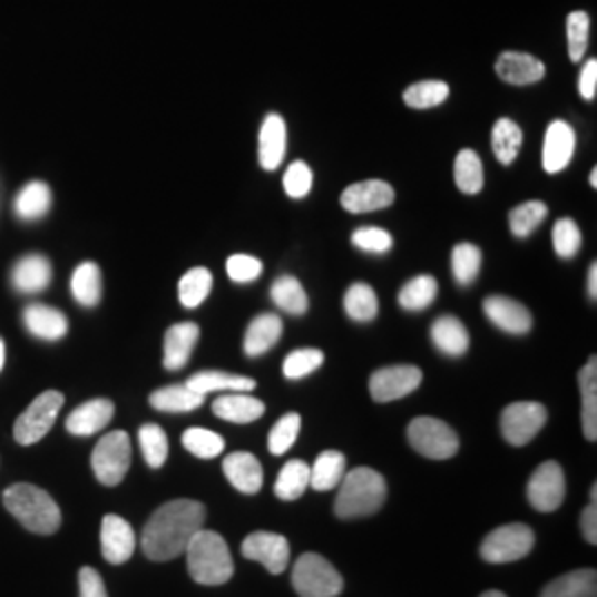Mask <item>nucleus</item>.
Listing matches in <instances>:
<instances>
[{"label": "nucleus", "mask_w": 597, "mask_h": 597, "mask_svg": "<svg viewBox=\"0 0 597 597\" xmlns=\"http://www.w3.org/2000/svg\"><path fill=\"white\" fill-rule=\"evenodd\" d=\"M206 509L195 500H173L150 516L143 534V551L155 562L182 556L193 536L204 529Z\"/></svg>", "instance_id": "1"}, {"label": "nucleus", "mask_w": 597, "mask_h": 597, "mask_svg": "<svg viewBox=\"0 0 597 597\" xmlns=\"http://www.w3.org/2000/svg\"><path fill=\"white\" fill-rule=\"evenodd\" d=\"M184 554L188 560V574L197 585L219 587L226 585L235 574L228 545L215 531L199 529Z\"/></svg>", "instance_id": "2"}, {"label": "nucleus", "mask_w": 597, "mask_h": 597, "mask_svg": "<svg viewBox=\"0 0 597 597\" xmlns=\"http://www.w3.org/2000/svg\"><path fill=\"white\" fill-rule=\"evenodd\" d=\"M2 502L7 511L29 531L49 536L60 529L62 516L53 498L33 485H11L2 493Z\"/></svg>", "instance_id": "3"}, {"label": "nucleus", "mask_w": 597, "mask_h": 597, "mask_svg": "<svg viewBox=\"0 0 597 597\" xmlns=\"http://www.w3.org/2000/svg\"><path fill=\"white\" fill-rule=\"evenodd\" d=\"M341 491L334 502L339 518H363L376 513L388 496L383 476L370 467H356L339 482Z\"/></svg>", "instance_id": "4"}, {"label": "nucleus", "mask_w": 597, "mask_h": 597, "mask_svg": "<svg viewBox=\"0 0 597 597\" xmlns=\"http://www.w3.org/2000/svg\"><path fill=\"white\" fill-rule=\"evenodd\" d=\"M293 587L301 597H336L343 578L323 556L303 554L293 569Z\"/></svg>", "instance_id": "5"}, {"label": "nucleus", "mask_w": 597, "mask_h": 597, "mask_svg": "<svg viewBox=\"0 0 597 597\" xmlns=\"http://www.w3.org/2000/svg\"><path fill=\"white\" fill-rule=\"evenodd\" d=\"M536 536L531 531V527L513 522V525H505L493 529L480 547V556L491 562V565H505V562H516L525 556H529V551L534 549Z\"/></svg>", "instance_id": "6"}, {"label": "nucleus", "mask_w": 597, "mask_h": 597, "mask_svg": "<svg viewBox=\"0 0 597 597\" xmlns=\"http://www.w3.org/2000/svg\"><path fill=\"white\" fill-rule=\"evenodd\" d=\"M65 397L60 392H45L18 417L13 425V437L20 446H33L47 437V432L53 428L58 412L62 410Z\"/></svg>", "instance_id": "7"}, {"label": "nucleus", "mask_w": 597, "mask_h": 597, "mask_svg": "<svg viewBox=\"0 0 597 597\" xmlns=\"http://www.w3.org/2000/svg\"><path fill=\"white\" fill-rule=\"evenodd\" d=\"M91 467L96 478L107 485L116 487L125 480L131 467V441L127 432H111L94 449Z\"/></svg>", "instance_id": "8"}, {"label": "nucleus", "mask_w": 597, "mask_h": 597, "mask_svg": "<svg viewBox=\"0 0 597 597\" xmlns=\"http://www.w3.org/2000/svg\"><path fill=\"white\" fill-rule=\"evenodd\" d=\"M408 439L421 456L432 460H448L451 456H456L460 446L456 432L448 423L432 417L414 419L408 428Z\"/></svg>", "instance_id": "9"}, {"label": "nucleus", "mask_w": 597, "mask_h": 597, "mask_svg": "<svg viewBox=\"0 0 597 597\" xmlns=\"http://www.w3.org/2000/svg\"><path fill=\"white\" fill-rule=\"evenodd\" d=\"M547 423V408L534 401H520L505 408L500 417L502 437L509 446L522 448L536 439V434Z\"/></svg>", "instance_id": "10"}, {"label": "nucleus", "mask_w": 597, "mask_h": 597, "mask_svg": "<svg viewBox=\"0 0 597 597\" xmlns=\"http://www.w3.org/2000/svg\"><path fill=\"white\" fill-rule=\"evenodd\" d=\"M565 493H567V480H565V471L558 462L549 460V462H542L531 480H529V487H527V496H529V502L538 509V511H556L562 500H565Z\"/></svg>", "instance_id": "11"}, {"label": "nucleus", "mask_w": 597, "mask_h": 597, "mask_svg": "<svg viewBox=\"0 0 597 597\" xmlns=\"http://www.w3.org/2000/svg\"><path fill=\"white\" fill-rule=\"evenodd\" d=\"M423 381V372L414 365H392L376 370L370 379V394L379 403L399 401L414 390H419Z\"/></svg>", "instance_id": "12"}, {"label": "nucleus", "mask_w": 597, "mask_h": 597, "mask_svg": "<svg viewBox=\"0 0 597 597\" xmlns=\"http://www.w3.org/2000/svg\"><path fill=\"white\" fill-rule=\"evenodd\" d=\"M244 558L264 565L271 574H284L291 560V545L284 536L271 531H255L242 545Z\"/></svg>", "instance_id": "13"}, {"label": "nucleus", "mask_w": 597, "mask_h": 597, "mask_svg": "<svg viewBox=\"0 0 597 597\" xmlns=\"http://www.w3.org/2000/svg\"><path fill=\"white\" fill-rule=\"evenodd\" d=\"M394 197H397V193L388 182H383V179H365V182L350 184L341 193V206L348 213L361 215V213H372V211L388 208L390 204H394Z\"/></svg>", "instance_id": "14"}, {"label": "nucleus", "mask_w": 597, "mask_h": 597, "mask_svg": "<svg viewBox=\"0 0 597 597\" xmlns=\"http://www.w3.org/2000/svg\"><path fill=\"white\" fill-rule=\"evenodd\" d=\"M100 540H102V556L111 565L127 562L136 551V531H134V527L125 518L114 516V513L105 516Z\"/></svg>", "instance_id": "15"}, {"label": "nucleus", "mask_w": 597, "mask_h": 597, "mask_svg": "<svg viewBox=\"0 0 597 597\" xmlns=\"http://www.w3.org/2000/svg\"><path fill=\"white\" fill-rule=\"evenodd\" d=\"M482 310L496 327H500L509 334H527L534 325L531 312L527 310V305H522L516 298L491 295V297L485 298Z\"/></svg>", "instance_id": "16"}, {"label": "nucleus", "mask_w": 597, "mask_h": 597, "mask_svg": "<svg viewBox=\"0 0 597 597\" xmlns=\"http://www.w3.org/2000/svg\"><path fill=\"white\" fill-rule=\"evenodd\" d=\"M574 150H576L574 129L562 120L551 123L547 129V136H545V147H542L545 170L551 175L565 170L574 157Z\"/></svg>", "instance_id": "17"}, {"label": "nucleus", "mask_w": 597, "mask_h": 597, "mask_svg": "<svg viewBox=\"0 0 597 597\" xmlns=\"http://www.w3.org/2000/svg\"><path fill=\"white\" fill-rule=\"evenodd\" d=\"M496 74L507 85L525 87V85L540 82L545 78V65L536 56L520 53V51H505L496 60Z\"/></svg>", "instance_id": "18"}, {"label": "nucleus", "mask_w": 597, "mask_h": 597, "mask_svg": "<svg viewBox=\"0 0 597 597\" xmlns=\"http://www.w3.org/2000/svg\"><path fill=\"white\" fill-rule=\"evenodd\" d=\"M114 403L109 399H94L76 408L67 419V432L74 437H91L105 430L114 419Z\"/></svg>", "instance_id": "19"}, {"label": "nucleus", "mask_w": 597, "mask_h": 597, "mask_svg": "<svg viewBox=\"0 0 597 597\" xmlns=\"http://www.w3.org/2000/svg\"><path fill=\"white\" fill-rule=\"evenodd\" d=\"M199 341V325L193 321L175 323L164 336V368L182 370Z\"/></svg>", "instance_id": "20"}, {"label": "nucleus", "mask_w": 597, "mask_h": 597, "mask_svg": "<svg viewBox=\"0 0 597 597\" xmlns=\"http://www.w3.org/2000/svg\"><path fill=\"white\" fill-rule=\"evenodd\" d=\"M224 473L228 482L242 493H257L264 485V469L248 451H235L224 458Z\"/></svg>", "instance_id": "21"}, {"label": "nucleus", "mask_w": 597, "mask_h": 597, "mask_svg": "<svg viewBox=\"0 0 597 597\" xmlns=\"http://www.w3.org/2000/svg\"><path fill=\"white\" fill-rule=\"evenodd\" d=\"M286 123L280 114H268L260 129V164L264 170H275L286 155Z\"/></svg>", "instance_id": "22"}, {"label": "nucleus", "mask_w": 597, "mask_h": 597, "mask_svg": "<svg viewBox=\"0 0 597 597\" xmlns=\"http://www.w3.org/2000/svg\"><path fill=\"white\" fill-rule=\"evenodd\" d=\"M22 321H25L27 330L33 336L45 339V341H58L69 330L67 316L60 310L49 307V305H42V303L27 305L25 312H22Z\"/></svg>", "instance_id": "23"}, {"label": "nucleus", "mask_w": 597, "mask_h": 597, "mask_svg": "<svg viewBox=\"0 0 597 597\" xmlns=\"http://www.w3.org/2000/svg\"><path fill=\"white\" fill-rule=\"evenodd\" d=\"M266 405L260 399L248 397L246 392H233L213 403V414L228 423H253L262 419Z\"/></svg>", "instance_id": "24"}, {"label": "nucleus", "mask_w": 597, "mask_h": 597, "mask_svg": "<svg viewBox=\"0 0 597 597\" xmlns=\"http://www.w3.org/2000/svg\"><path fill=\"white\" fill-rule=\"evenodd\" d=\"M51 282V264L42 255H27L22 257L11 273V284L20 293H40Z\"/></svg>", "instance_id": "25"}, {"label": "nucleus", "mask_w": 597, "mask_h": 597, "mask_svg": "<svg viewBox=\"0 0 597 597\" xmlns=\"http://www.w3.org/2000/svg\"><path fill=\"white\" fill-rule=\"evenodd\" d=\"M186 385L197 392V394H211V392H253L257 388L255 379L239 376V374H228V372H217V370H206L193 374Z\"/></svg>", "instance_id": "26"}, {"label": "nucleus", "mask_w": 597, "mask_h": 597, "mask_svg": "<svg viewBox=\"0 0 597 597\" xmlns=\"http://www.w3.org/2000/svg\"><path fill=\"white\" fill-rule=\"evenodd\" d=\"M284 332V323L277 314H260L251 321L244 339V350L248 356L266 354Z\"/></svg>", "instance_id": "27"}, {"label": "nucleus", "mask_w": 597, "mask_h": 597, "mask_svg": "<svg viewBox=\"0 0 597 597\" xmlns=\"http://www.w3.org/2000/svg\"><path fill=\"white\" fill-rule=\"evenodd\" d=\"M434 345L448 356H462L469 348V332L456 316H439L432 325Z\"/></svg>", "instance_id": "28"}, {"label": "nucleus", "mask_w": 597, "mask_h": 597, "mask_svg": "<svg viewBox=\"0 0 597 597\" xmlns=\"http://www.w3.org/2000/svg\"><path fill=\"white\" fill-rule=\"evenodd\" d=\"M204 394L193 392L186 383L184 385H168L162 390H155L150 394V405L159 412H170V414H179V412H193L197 408H202L204 403Z\"/></svg>", "instance_id": "29"}, {"label": "nucleus", "mask_w": 597, "mask_h": 597, "mask_svg": "<svg viewBox=\"0 0 597 597\" xmlns=\"http://www.w3.org/2000/svg\"><path fill=\"white\" fill-rule=\"evenodd\" d=\"M345 476V456L341 451H323L310 467V487L316 491H330L339 487Z\"/></svg>", "instance_id": "30"}, {"label": "nucleus", "mask_w": 597, "mask_h": 597, "mask_svg": "<svg viewBox=\"0 0 597 597\" xmlns=\"http://www.w3.org/2000/svg\"><path fill=\"white\" fill-rule=\"evenodd\" d=\"M51 208V190L45 182H29L16 197L13 211L25 222H36L45 217Z\"/></svg>", "instance_id": "31"}, {"label": "nucleus", "mask_w": 597, "mask_h": 597, "mask_svg": "<svg viewBox=\"0 0 597 597\" xmlns=\"http://www.w3.org/2000/svg\"><path fill=\"white\" fill-rule=\"evenodd\" d=\"M580 392H583V430L585 437L597 441V361L596 356L580 370Z\"/></svg>", "instance_id": "32"}, {"label": "nucleus", "mask_w": 597, "mask_h": 597, "mask_svg": "<svg viewBox=\"0 0 597 597\" xmlns=\"http://www.w3.org/2000/svg\"><path fill=\"white\" fill-rule=\"evenodd\" d=\"M71 295L85 307H94V305L100 303V298H102V273H100L98 264L85 262L74 271V275H71Z\"/></svg>", "instance_id": "33"}, {"label": "nucleus", "mask_w": 597, "mask_h": 597, "mask_svg": "<svg viewBox=\"0 0 597 597\" xmlns=\"http://www.w3.org/2000/svg\"><path fill=\"white\" fill-rule=\"evenodd\" d=\"M540 597H597V574L594 569H583L560 576L547 585Z\"/></svg>", "instance_id": "34"}, {"label": "nucleus", "mask_w": 597, "mask_h": 597, "mask_svg": "<svg viewBox=\"0 0 597 597\" xmlns=\"http://www.w3.org/2000/svg\"><path fill=\"white\" fill-rule=\"evenodd\" d=\"M453 179L458 190L467 195H476L482 190L485 184V170L478 153L471 149L458 150L453 162Z\"/></svg>", "instance_id": "35"}, {"label": "nucleus", "mask_w": 597, "mask_h": 597, "mask_svg": "<svg viewBox=\"0 0 597 597\" xmlns=\"http://www.w3.org/2000/svg\"><path fill=\"white\" fill-rule=\"evenodd\" d=\"M491 147H493L496 159L509 166L518 157L522 147V129L513 120L500 118L491 131Z\"/></svg>", "instance_id": "36"}, {"label": "nucleus", "mask_w": 597, "mask_h": 597, "mask_svg": "<svg viewBox=\"0 0 597 597\" xmlns=\"http://www.w3.org/2000/svg\"><path fill=\"white\" fill-rule=\"evenodd\" d=\"M482 266V253L476 244H458L451 251V273L458 286H469L476 282Z\"/></svg>", "instance_id": "37"}, {"label": "nucleus", "mask_w": 597, "mask_h": 597, "mask_svg": "<svg viewBox=\"0 0 597 597\" xmlns=\"http://www.w3.org/2000/svg\"><path fill=\"white\" fill-rule=\"evenodd\" d=\"M439 295V284L432 275H419L414 280H410L401 293H399V303L401 307L405 310H412V312H419V310H425L434 303V298Z\"/></svg>", "instance_id": "38"}, {"label": "nucleus", "mask_w": 597, "mask_h": 597, "mask_svg": "<svg viewBox=\"0 0 597 597\" xmlns=\"http://www.w3.org/2000/svg\"><path fill=\"white\" fill-rule=\"evenodd\" d=\"M343 305L350 319L368 323L379 314V297L368 284H352L343 297Z\"/></svg>", "instance_id": "39"}, {"label": "nucleus", "mask_w": 597, "mask_h": 597, "mask_svg": "<svg viewBox=\"0 0 597 597\" xmlns=\"http://www.w3.org/2000/svg\"><path fill=\"white\" fill-rule=\"evenodd\" d=\"M310 487V467L303 460H288L275 482V493L282 500H297Z\"/></svg>", "instance_id": "40"}, {"label": "nucleus", "mask_w": 597, "mask_h": 597, "mask_svg": "<svg viewBox=\"0 0 597 597\" xmlns=\"http://www.w3.org/2000/svg\"><path fill=\"white\" fill-rule=\"evenodd\" d=\"M547 215H549V208H547L545 202H538V199L525 202V204L516 206L509 213V228H511V233L516 237L525 239V237H529L545 222Z\"/></svg>", "instance_id": "41"}, {"label": "nucleus", "mask_w": 597, "mask_h": 597, "mask_svg": "<svg viewBox=\"0 0 597 597\" xmlns=\"http://www.w3.org/2000/svg\"><path fill=\"white\" fill-rule=\"evenodd\" d=\"M449 98V85L443 80H423L405 89L403 100L412 109H432Z\"/></svg>", "instance_id": "42"}, {"label": "nucleus", "mask_w": 597, "mask_h": 597, "mask_svg": "<svg viewBox=\"0 0 597 597\" xmlns=\"http://www.w3.org/2000/svg\"><path fill=\"white\" fill-rule=\"evenodd\" d=\"M213 275L208 268H190L179 280V301L184 307H197L211 295Z\"/></svg>", "instance_id": "43"}, {"label": "nucleus", "mask_w": 597, "mask_h": 597, "mask_svg": "<svg viewBox=\"0 0 597 597\" xmlns=\"http://www.w3.org/2000/svg\"><path fill=\"white\" fill-rule=\"evenodd\" d=\"M271 297L277 303V307H282V310H286L291 314H303L307 310V303H310L301 282L293 275H282L273 284Z\"/></svg>", "instance_id": "44"}, {"label": "nucleus", "mask_w": 597, "mask_h": 597, "mask_svg": "<svg viewBox=\"0 0 597 597\" xmlns=\"http://www.w3.org/2000/svg\"><path fill=\"white\" fill-rule=\"evenodd\" d=\"M591 20L585 11H574L567 18V40H569V58L574 62H580L589 47V29Z\"/></svg>", "instance_id": "45"}, {"label": "nucleus", "mask_w": 597, "mask_h": 597, "mask_svg": "<svg viewBox=\"0 0 597 597\" xmlns=\"http://www.w3.org/2000/svg\"><path fill=\"white\" fill-rule=\"evenodd\" d=\"M551 237H554V248H556L558 257H562V260L576 257L580 246H583V233H580L578 224L569 217H562L556 222Z\"/></svg>", "instance_id": "46"}, {"label": "nucleus", "mask_w": 597, "mask_h": 597, "mask_svg": "<svg viewBox=\"0 0 597 597\" xmlns=\"http://www.w3.org/2000/svg\"><path fill=\"white\" fill-rule=\"evenodd\" d=\"M182 443L197 458H215L224 451V439L211 430H204V428L186 430L182 437Z\"/></svg>", "instance_id": "47"}, {"label": "nucleus", "mask_w": 597, "mask_h": 597, "mask_svg": "<svg viewBox=\"0 0 597 597\" xmlns=\"http://www.w3.org/2000/svg\"><path fill=\"white\" fill-rule=\"evenodd\" d=\"M140 448H143L147 464L153 469H159L166 462V456H168L166 432L155 423L143 425L140 428Z\"/></svg>", "instance_id": "48"}, {"label": "nucleus", "mask_w": 597, "mask_h": 597, "mask_svg": "<svg viewBox=\"0 0 597 597\" xmlns=\"http://www.w3.org/2000/svg\"><path fill=\"white\" fill-rule=\"evenodd\" d=\"M323 361H325V356H323L321 350H316V348H301V350H295V352H291L286 356V361H284V376L297 381V379H303V376L312 374L314 370H319L323 365Z\"/></svg>", "instance_id": "49"}, {"label": "nucleus", "mask_w": 597, "mask_h": 597, "mask_svg": "<svg viewBox=\"0 0 597 597\" xmlns=\"http://www.w3.org/2000/svg\"><path fill=\"white\" fill-rule=\"evenodd\" d=\"M298 430H301V419L298 414H286L277 421V425L271 430L268 434V449L275 453V456H282L286 453L288 449L295 446L297 441Z\"/></svg>", "instance_id": "50"}, {"label": "nucleus", "mask_w": 597, "mask_h": 597, "mask_svg": "<svg viewBox=\"0 0 597 597\" xmlns=\"http://www.w3.org/2000/svg\"><path fill=\"white\" fill-rule=\"evenodd\" d=\"M352 244L363 251V253H372V255H385L392 251V235L383 228L376 226H365L352 233Z\"/></svg>", "instance_id": "51"}, {"label": "nucleus", "mask_w": 597, "mask_h": 597, "mask_svg": "<svg viewBox=\"0 0 597 597\" xmlns=\"http://www.w3.org/2000/svg\"><path fill=\"white\" fill-rule=\"evenodd\" d=\"M264 264L253 255H231L226 262V273L235 284H251L260 280Z\"/></svg>", "instance_id": "52"}, {"label": "nucleus", "mask_w": 597, "mask_h": 597, "mask_svg": "<svg viewBox=\"0 0 597 597\" xmlns=\"http://www.w3.org/2000/svg\"><path fill=\"white\" fill-rule=\"evenodd\" d=\"M312 188V170L305 162H293L284 175V190L293 197L301 199L310 193Z\"/></svg>", "instance_id": "53"}, {"label": "nucleus", "mask_w": 597, "mask_h": 597, "mask_svg": "<svg viewBox=\"0 0 597 597\" xmlns=\"http://www.w3.org/2000/svg\"><path fill=\"white\" fill-rule=\"evenodd\" d=\"M78 580H80V597H107L105 583L96 569L91 567L80 569Z\"/></svg>", "instance_id": "54"}, {"label": "nucleus", "mask_w": 597, "mask_h": 597, "mask_svg": "<svg viewBox=\"0 0 597 597\" xmlns=\"http://www.w3.org/2000/svg\"><path fill=\"white\" fill-rule=\"evenodd\" d=\"M580 94L585 100H594L597 91V60L591 58L585 67H583V74H580Z\"/></svg>", "instance_id": "55"}, {"label": "nucleus", "mask_w": 597, "mask_h": 597, "mask_svg": "<svg viewBox=\"0 0 597 597\" xmlns=\"http://www.w3.org/2000/svg\"><path fill=\"white\" fill-rule=\"evenodd\" d=\"M583 536L589 540V545L597 542V507L591 505L583 513Z\"/></svg>", "instance_id": "56"}, {"label": "nucleus", "mask_w": 597, "mask_h": 597, "mask_svg": "<svg viewBox=\"0 0 597 597\" xmlns=\"http://www.w3.org/2000/svg\"><path fill=\"white\" fill-rule=\"evenodd\" d=\"M589 297L597 298V264L594 262L589 268Z\"/></svg>", "instance_id": "57"}, {"label": "nucleus", "mask_w": 597, "mask_h": 597, "mask_svg": "<svg viewBox=\"0 0 597 597\" xmlns=\"http://www.w3.org/2000/svg\"><path fill=\"white\" fill-rule=\"evenodd\" d=\"M2 365H4V343L0 339V370H2Z\"/></svg>", "instance_id": "58"}, {"label": "nucleus", "mask_w": 597, "mask_h": 597, "mask_svg": "<svg viewBox=\"0 0 597 597\" xmlns=\"http://www.w3.org/2000/svg\"><path fill=\"white\" fill-rule=\"evenodd\" d=\"M480 597H507L505 594H500V591H487V594H482Z\"/></svg>", "instance_id": "59"}, {"label": "nucleus", "mask_w": 597, "mask_h": 597, "mask_svg": "<svg viewBox=\"0 0 597 597\" xmlns=\"http://www.w3.org/2000/svg\"><path fill=\"white\" fill-rule=\"evenodd\" d=\"M597 502V485H594L591 487V505H596Z\"/></svg>", "instance_id": "60"}, {"label": "nucleus", "mask_w": 597, "mask_h": 597, "mask_svg": "<svg viewBox=\"0 0 597 597\" xmlns=\"http://www.w3.org/2000/svg\"><path fill=\"white\" fill-rule=\"evenodd\" d=\"M591 186H594V188H597V168H594V170H591Z\"/></svg>", "instance_id": "61"}]
</instances>
